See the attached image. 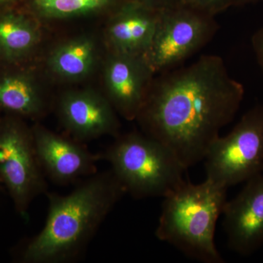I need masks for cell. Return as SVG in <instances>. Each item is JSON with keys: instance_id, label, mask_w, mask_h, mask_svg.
<instances>
[{"instance_id": "obj_1", "label": "cell", "mask_w": 263, "mask_h": 263, "mask_svg": "<svg viewBox=\"0 0 263 263\" xmlns=\"http://www.w3.org/2000/svg\"><path fill=\"white\" fill-rule=\"evenodd\" d=\"M157 78L136 120L187 170L204 160L219 132L234 119L245 88L216 55Z\"/></svg>"}, {"instance_id": "obj_2", "label": "cell", "mask_w": 263, "mask_h": 263, "mask_svg": "<svg viewBox=\"0 0 263 263\" xmlns=\"http://www.w3.org/2000/svg\"><path fill=\"white\" fill-rule=\"evenodd\" d=\"M125 190L111 170L79 182L67 195L46 193L48 209L41 231L26 240L18 259L23 263H71L81 259Z\"/></svg>"}, {"instance_id": "obj_3", "label": "cell", "mask_w": 263, "mask_h": 263, "mask_svg": "<svg viewBox=\"0 0 263 263\" xmlns=\"http://www.w3.org/2000/svg\"><path fill=\"white\" fill-rule=\"evenodd\" d=\"M227 190L207 179L197 184L186 181L164 197L156 237L195 260L224 262L214 235Z\"/></svg>"}, {"instance_id": "obj_4", "label": "cell", "mask_w": 263, "mask_h": 263, "mask_svg": "<svg viewBox=\"0 0 263 263\" xmlns=\"http://www.w3.org/2000/svg\"><path fill=\"white\" fill-rule=\"evenodd\" d=\"M115 138L100 156L134 198L164 197L186 182V169L160 141L138 132Z\"/></svg>"}, {"instance_id": "obj_5", "label": "cell", "mask_w": 263, "mask_h": 263, "mask_svg": "<svg viewBox=\"0 0 263 263\" xmlns=\"http://www.w3.org/2000/svg\"><path fill=\"white\" fill-rule=\"evenodd\" d=\"M204 161L206 179L226 188L263 172V105L250 109L229 134L218 137Z\"/></svg>"}, {"instance_id": "obj_6", "label": "cell", "mask_w": 263, "mask_h": 263, "mask_svg": "<svg viewBox=\"0 0 263 263\" xmlns=\"http://www.w3.org/2000/svg\"><path fill=\"white\" fill-rule=\"evenodd\" d=\"M0 183L6 187L15 210L22 216L27 215L34 199L48 192L32 128L23 119L13 116L0 118Z\"/></svg>"}, {"instance_id": "obj_7", "label": "cell", "mask_w": 263, "mask_h": 263, "mask_svg": "<svg viewBox=\"0 0 263 263\" xmlns=\"http://www.w3.org/2000/svg\"><path fill=\"white\" fill-rule=\"evenodd\" d=\"M214 16L177 5L162 10L143 58L155 73L174 69L198 51L217 30Z\"/></svg>"}, {"instance_id": "obj_8", "label": "cell", "mask_w": 263, "mask_h": 263, "mask_svg": "<svg viewBox=\"0 0 263 263\" xmlns=\"http://www.w3.org/2000/svg\"><path fill=\"white\" fill-rule=\"evenodd\" d=\"M38 160L47 180L66 186L80 182L98 173L100 153H93L84 143L62 136L40 124L32 128Z\"/></svg>"}, {"instance_id": "obj_9", "label": "cell", "mask_w": 263, "mask_h": 263, "mask_svg": "<svg viewBox=\"0 0 263 263\" xmlns=\"http://www.w3.org/2000/svg\"><path fill=\"white\" fill-rule=\"evenodd\" d=\"M143 57L109 52L104 67L105 98L119 115L136 120L155 80Z\"/></svg>"}, {"instance_id": "obj_10", "label": "cell", "mask_w": 263, "mask_h": 263, "mask_svg": "<svg viewBox=\"0 0 263 263\" xmlns=\"http://www.w3.org/2000/svg\"><path fill=\"white\" fill-rule=\"evenodd\" d=\"M56 108L68 136L77 141L119 135L117 111L103 94L91 90L67 91L57 100Z\"/></svg>"}, {"instance_id": "obj_11", "label": "cell", "mask_w": 263, "mask_h": 263, "mask_svg": "<svg viewBox=\"0 0 263 263\" xmlns=\"http://www.w3.org/2000/svg\"><path fill=\"white\" fill-rule=\"evenodd\" d=\"M247 182L222 213L230 248L245 256L263 245V172Z\"/></svg>"}, {"instance_id": "obj_12", "label": "cell", "mask_w": 263, "mask_h": 263, "mask_svg": "<svg viewBox=\"0 0 263 263\" xmlns=\"http://www.w3.org/2000/svg\"><path fill=\"white\" fill-rule=\"evenodd\" d=\"M161 11L137 0H127L110 13L105 40L109 52L143 57L149 48Z\"/></svg>"}, {"instance_id": "obj_13", "label": "cell", "mask_w": 263, "mask_h": 263, "mask_svg": "<svg viewBox=\"0 0 263 263\" xmlns=\"http://www.w3.org/2000/svg\"><path fill=\"white\" fill-rule=\"evenodd\" d=\"M49 103L32 74L20 65L0 67V111L37 120L47 113Z\"/></svg>"}, {"instance_id": "obj_14", "label": "cell", "mask_w": 263, "mask_h": 263, "mask_svg": "<svg viewBox=\"0 0 263 263\" xmlns=\"http://www.w3.org/2000/svg\"><path fill=\"white\" fill-rule=\"evenodd\" d=\"M40 40L35 17L20 7L0 10V67L22 65Z\"/></svg>"}, {"instance_id": "obj_15", "label": "cell", "mask_w": 263, "mask_h": 263, "mask_svg": "<svg viewBox=\"0 0 263 263\" xmlns=\"http://www.w3.org/2000/svg\"><path fill=\"white\" fill-rule=\"evenodd\" d=\"M96 57V45L91 38L76 37L57 46L50 54L48 65L63 80L79 81L89 75Z\"/></svg>"}, {"instance_id": "obj_16", "label": "cell", "mask_w": 263, "mask_h": 263, "mask_svg": "<svg viewBox=\"0 0 263 263\" xmlns=\"http://www.w3.org/2000/svg\"><path fill=\"white\" fill-rule=\"evenodd\" d=\"M127 0H23L20 7L36 18L45 20L113 13Z\"/></svg>"}, {"instance_id": "obj_17", "label": "cell", "mask_w": 263, "mask_h": 263, "mask_svg": "<svg viewBox=\"0 0 263 263\" xmlns=\"http://www.w3.org/2000/svg\"><path fill=\"white\" fill-rule=\"evenodd\" d=\"M234 4V0H179V5L215 16Z\"/></svg>"}, {"instance_id": "obj_18", "label": "cell", "mask_w": 263, "mask_h": 263, "mask_svg": "<svg viewBox=\"0 0 263 263\" xmlns=\"http://www.w3.org/2000/svg\"><path fill=\"white\" fill-rule=\"evenodd\" d=\"M252 45L257 62L263 72V28L254 33L252 37Z\"/></svg>"}, {"instance_id": "obj_19", "label": "cell", "mask_w": 263, "mask_h": 263, "mask_svg": "<svg viewBox=\"0 0 263 263\" xmlns=\"http://www.w3.org/2000/svg\"><path fill=\"white\" fill-rule=\"evenodd\" d=\"M137 1L160 11L179 5V0H137Z\"/></svg>"}, {"instance_id": "obj_20", "label": "cell", "mask_w": 263, "mask_h": 263, "mask_svg": "<svg viewBox=\"0 0 263 263\" xmlns=\"http://www.w3.org/2000/svg\"><path fill=\"white\" fill-rule=\"evenodd\" d=\"M22 1L23 0H0V10L18 7Z\"/></svg>"}, {"instance_id": "obj_21", "label": "cell", "mask_w": 263, "mask_h": 263, "mask_svg": "<svg viewBox=\"0 0 263 263\" xmlns=\"http://www.w3.org/2000/svg\"><path fill=\"white\" fill-rule=\"evenodd\" d=\"M259 0H234V4H247V3H253Z\"/></svg>"}]
</instances>
